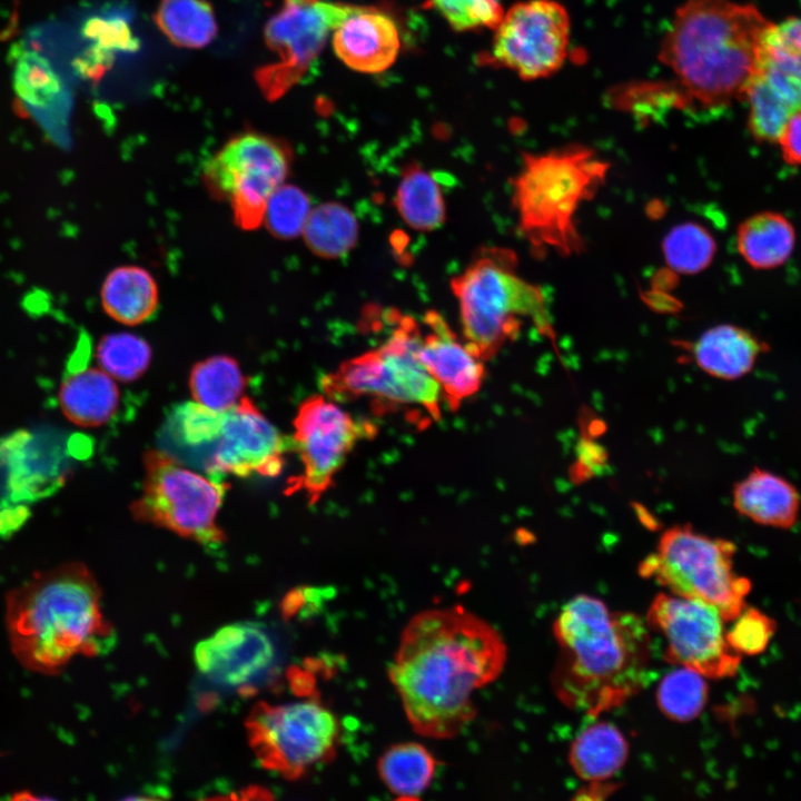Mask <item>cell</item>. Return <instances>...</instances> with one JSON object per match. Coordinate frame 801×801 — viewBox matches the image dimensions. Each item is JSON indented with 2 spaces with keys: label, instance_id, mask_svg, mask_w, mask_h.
<instances>
[{
  "label": "cell",
  "instance_id": "obj_32",
  "mask_svg": "<svg viewBox=\"0 0 801 801\" xmlns=\"http://www.w3.org/2000/svg\"><path fill=\"white\" fill-rule=\"evenodd\" d=\"M307 247L323 258L346 255L356 244L357 220L347 207L327 202L312 209L303 231Z\"/></svg>",
  "mask_w": 801,
  "mask_h": 801
},
{
  "label": "cell",
  "instance_id": "obj_21",
  "mask_svg": "<svg viewBox=\"0 0 801 801\" xmlns=\"http://www.w3.org/2000/svg\"><path fill=\"white\" fill-rule=\"evenodd\" d=\"M333 49L348 68L363 73H379L396 60L400 34L395 20L369 6L354 4L332 32Z\"/></svg>",
  "mask_w": 801,
  "mask_h": 801
},
{
  "label": "cell",
  "instance_id": "obj_1",
  "mask_svg": "<svg viewBox=\"0 0 801 801\" xmlns=\"http://www.w3.org/2000/svg\"><path fill=\"white\" fill-rule=\"evenodd\" d=\"M507 659L500 633L462 606L414 615L402 632L388 676L418 734L452 739L474 719L475 691L495 681Z\"/></svg>",
  "mask_w": 801,
  "mask_h": 801
},
{
  "label": "cell",
  "instance_id": "obj_23",
  "mask_svg": "<svg viewBox=\"0 0 801 801\" xmlns=\"http://www.w3.org/2000/svg\"><path fill=\"white\" fill-rule=\"evenodd\" d=\"M685 345L702 372L722 380H736L749 375L759 358L770 350L767 342L732 324L714 326Z\"/></svg>",
  "mask_w": 801,
  "mask_h": 801
},
{
  "label": "cell",
  "instance_id": "obj_36",
  "mask_svg": "<svg viewBox=\"0 0 801 801\" xmlns=\"http://www.w3.org/2000/svg\"><path fill=\"white\" fill-rule=\"evenodd\" d=\"M14 88L30 108L44 109L61 93L60 80L50 63L34 51L22 52L16 62Z\"/></svg>",
  "mask_w": 801,
  "mask_h": 801
},
{
  "label": "cell",
  "instance_id": "obj_18",
  "mask_svg": "<svg viewBox=\"0 0 801 801\" xmlns=\"http://www.w3.org/2000/svg\"><path fill=\"white\" fill-rule=\"evenodd\" d=\"M275 647L269 635L253 623L228 624L195 649L198 670L215 683L244 686L273 664Z\"/></svg>",
  "mask_w": 801,
  "mask_h": 801
},
{
  "label": "cell",
  "instance_id": "obj_3",
  "mask_svg": "<svg viewBox=\"0 0 801 801\" xmlns=\"http://www.w3.org/2000/svg\"><path fill=\"white\" fill-rule=\"evenodd\" d=\"M771 24L750 3L685 0L676 9L659 53L674 75L685 105L718 110L743 99Z\"/></svg>",
  "mask_w": 801,
  "mask_h": 801
},
{
  "label": "cell",
  "instance_id": "obj_7",
  "mask_svg": "<svg viewBox=\"0 0 801 801\" xmlns=\"http://www.w3.org/2000/svg\"><path fill=\"white\" fill-rule=\"evenodd\" d=\"M422 335L415 319L397 316L386 340L324 376L323 390L335 400L369 397L384 405L418 407L439 419L441 388L418 358Z\"/></svg>",
  "mask_w": 801,
  "mask_h": 801
},
{
  "label": "cell",
  "instance_id": "obj_40",
  "mask_svg": "<svg viewBox=\"0 0 801 801\" xmlns=\"http://www.w3.org/2000/svg\"><path fill=\"white\" fill-rule=\"evenodd\" d=\"M732 621L734 623L725 635L738 653H760L774 633L773 621L755 609H743Z\"/></svg>",
  "mask_w": 801,
  "mask_h": 801
},
{
  "label": "cell",
  "instance_id": "obj_8",
  "mask_svg": "<svg viewBox=\"0 0 801 801\" xmlns=\"http://www.w3.org/2000/svg\"><path fill=\"white\" fill-rule=\"evenodd\" d=\"M735 552L729 540L708 536L688 524L675 525L661 535L639 572L674 595L714 606L724 621H732L743 611L751 589L750 581L734 571Z\"/></svg>",
  "mask_w": 801,
  "mask_h": 801
},
{
  "label": "cell",
  "instance_id": "obj_34",
  "mask_svg": "<svg viewBox=\"0 0 801 801\" xmlns=\"http://www.w3.org/2000/svg\"><path fill=\"white\" fill-rule=\"evenodd\" d=\"M151 355L148 342L128 332L105 335L96 350L99 367L122 383L140 378L150 365Z\"/></svg>",
  "mask_w": 801,
  "mask_h": 801
},
{
  "label": "cell",
  "instance_id": "obj_16",
  "mask_svg": "<svg viewBox=\"0 0 801 801\" xmlns=\"http://www.w3.org/2000/svg\"><path fill=\"white\" fill-rule=\"evenodd\" d=\"M288 441L247 396L224 413L220 434L205 464L210 476H278Z\"/></svg>",
  "mask_w": 801,
  "mask_h": 801
},
{
  "label": "cell",
  "instance_id": "obj_42",
  "mask_svg": "<svg viewBox=\"0 0 801 801\" xmlns=\"http://www.w3.org/2000/svg\"><path fill=\"white\" fill-rule=\"evenodd\" d=\"M778 144L785 162L801 165V111L789 120Z\"/></svg>",
  "mask_w": 801,
  "mask_h": 801
},
{
  "label": "cell",
  "instance_id": "obj_30",
  "mask_svg": "<svg viewBox=\"0 0 801 801\" xmlns=\"http://www.w3.org/2000/svg\"><path fill=\"white\" fill-rule=\"evenodd\" d=\"M245 386L246 377L238 362L228 355H215L196 363L189 375L194 400L219 413L239 402Z\"/></svg>",
  "mask_w": 801,
  "mask_h": 801
},
{
  "label": "cell",
  "instance_id": "obj_4",
  "mask_svg": "<svg viewBox=\"0 0 801 801\" xmlns=\"http://www.w3.org/2000/svg\"><path fill=\"white\" fill-rule=\"evenodd\" d=\"M6 624L18 661L43 674L58 672L76 656L106 652L115 642L100 586L80 562L36 573L10 591Z\"/></svg>",
  "mask_w": 801,
  "mask_h": 801
},
{
  "label": "cell",
  "instance_id": "obj_9",
  "mask_svg": "<svg viewBox=\"0 0 801 801\" xmlns=\"http://www.w3.org/2000/svg\"><path fill=\"white\" fill-rule=\"evenodd\" d=\"M141 495L132 502V517L168 530L202 545L221 544L226 535L217 523L227 485L184 466L170 454H144Z\"/></svg>",
  "mask_w": 801,
  "mask_h": 801
},
{
  "label": "cell",
  "instance_id": "obj_5",
  "mask_svg": "<svg viewBox=\"0 0 801 801\" xmlns=\"http://www.w3.org/2000/svg\"><path fill=\"white\" fill-rule=\"evenodd\" d=\"M607 171L605 160L577 145L524 156L513 196L520 229L535 249L564 256L582 249L576 214Z\"/></svg>",
  "mask_w": 801,
  "mask_h": 801
},
{
  "label": "cell",
  "instance_id": "obj_29",
  "mask_svg": "<svg viewBox=\"0 0 801 801\" xmlns=\"http://www.w3.org/2000/svg\"><path fill=\"white\" fill-rule=\"evenodd\" d=\"M152 19L176 47L200 49L217 36L218 24L208 0H160Z\"/></svg>",
  "mask_w": 801,
  "mask_h": 801
},
{
  "label": "cell",
  "instance_id": "obj_37",
  "mask_svg": "<svg viewBox=\"0 0 801 801\" xmlns=\"http://www.w3.org/2000/svg\"><path fill=\"white\" fill-rule=\"evenodd\" d=\"M310 211L308 196L294 185L283 184L268 199L263 225L278 239H294L303 234Z\"/></svg>",
  "mask_w": 801,
  "mask_h": 801
},
{
  "label": "cell",
  "instance_id": "obj_28",
  "mask_svg": "<svg viewBox=\"0 0 801 801\" xmlns=\"http://www.w3.org/2000/svg\"><path fill=\"white\" fill-rule=\"evenodd\" d=\"M436 767L434 755L418 742L392 745L377 763L383 783L400 800H417L429 787Z\"/></svg>",
  "mask_w": 801,
  "mask_h": 801
},
{
  "label": "cell",
  "instance_id": "obj_27",
  "mask_svg": "<svg viewBox=\"0 0 801 801\" xmlns=\"http://www.w3.org/2000/svg\"><path fill=\"white\" fill-rule=\"evenodd\" d=\"M570 764L586 781H603L619 772L629 756L623 733L610 722H596L572 742Z\"/></svg>",
  "mask_w": 801,
  "mask_h": 801
},
{
  "label": "cell",
  "instance_id": "obj_20",
  "mask_svg": "<svg viewBox=\"0 0 801 801\" xmlns=\"http://www.w3.org/2000/svg\"><path fill=\"white\" fill-rule=\"evenodd\" d=\"M748 127L759 142H777L789 120L801 111V75L763 50L745 89Z\"/></svg>",
  "mask_w": 801,
  "mask_h": 801
},
{
  "label": "cell",
  "instance_id": "obj_31",
  "mask_svg": "<svg viewBox=\"0 0 801 801\" xmlns=\"http://www.w3.org/2000/svg\"><path fill=\"white\" fill-rule=\"evenodd\" d=\"M395 205L404 221L419 231L434 230L445 220L441 189L435 179L417 164L404 168Z\"/></svg>",
  "mask_w": 801,
  "mask_h": 801
},
{
  "label": "cell",
  "instance_id": "obj_12",
  "mask_svg": "<svg viewBox=\"0 0 801 801\" xmlns=\"http://www.w3.org/2000/svg\"><path fill=\"white\" fill-rule=\"evenodd\" d=\"M354 4L327 0H281L264 27V40L276 60L254 73L261 95L276 101L307 73L329 33Z\"/></svg>",
  "mask_w": 801,
  "mask_h": 801
},
{
  "label": "cell",
  "instance_id": "obj_17",
  "mask_svg": "<svg viewBox=\"0 0 801 801\" xmlns=\"http://www.w3.org/2000/svg\"><path fill=\"white\" fill-rule=\"evenodd\" d=\"M69 463L60 444L27 431L0 438V510L51 495L62 486Z\"/></svg>",
  "mask_w": 801,
  "mask_h": 801
},
{
  "label": "cell",
  "instance_id": "obj_33",
  "mask_svg": "<svg viewBox=\"0 0 801 801\" xmlns=\"http://www.w3.org/2000/svg\"><path fill=\"white\" fill-rule=\"evenodd\" d=\"M708 699V685L704 675L680 666L663 676L656 701L663 714L678 722L695 719L704 709Z\"/></svg>",
  "mask_w": 801,
  "mask_h": 801
},
{
  "label": "cell",
  "instance_id": "obj_13",
  "mask_svg": "<svg viewBox=\"0 0 801 801\" xmlns=\"http://www.w3.org/2000/svg\"><path fill=\"white\" fill-rule=\"evenodd\" d=\"M723 621L705 602L665 593L655 596L645 620L663 637L669 663L712 679L734 675L741 659L726 640Z\"/></svg>",
  "mask_w": 801,
  "mask_h": 801
},
{
  "label": "cell",
  "instance_id": "obj_41",
  "mask_svg": "<svg viewBox=\"0 0 801 801\" xmlns=\"http://www.w3.org/2000/svg\"><path fill=\"white\" fill-rule=\"evenodd\" d=\"M762 50L801 75V18L772 23L764 33Z\"/></svg>",
  "mask_w": 801,
  "mask_h": 801
},
{
  "label": "cell",
  "instance_id": "obj_15",
  "mask_svg": "<svg viewBox=\"0 0 801 801\" xmlns=\"http://www.w3.org/2000/svg\"><path fill=\"white\" fill-rule=\"evenodd\" d=\"M493 30L490 62L524 80L553 75L567 57L571 22L556 0L514 3Z\"/></svg>",
  "mask_w": 801,
  "mask_h": 801
},
{
  "label": "cell",
  "instance_id": "obj_6",
  "mask_svg": "<svg viewBox=\"0 0 801 801\" xmlns=\"http://www.w3.org/2000/svg\"><path fill=\"white\" fill-rule=\"evenodd\" d=\"M515 267L510 250L487 249L452 281L464 338L482 360L516 338L524 319L542 334L553 335L543 291L518 276Z\"/></svg>",
  "mask_w": 801,
  "mask_h": 801
},
{
  "label": "cell",
  "instance_id": "obj_39",
  "mask_svg": "<svg viewBox=\"0 0 801 801\" xmlns=\"http://www.w3.org/2000/svg\"><path fill=\"white\" fill-rule=\"evenodd\" d=\"M224 413L211 411L196 402L187 403L176 412L172 427H176L175 432L184 445L196 448L210 446L212 451L220 434Z\"/></svg>",
  "mask_w": 801,
  "mask_h": 801
},
{
  "label": "cell",
  "instance_id": "obj_26",
  "mask_svg": "<svg viewBox=\"0 0 801 801\" xmlns=\"http://www.w3.org/2000/svg\"><path fill=\"white\" fill-rule=\"evenodd\" d=\"M795 231L791 221L777 211H762L743 220L736 231L741 257L754 269H774L792 255Z\"/></svg>",
  "mask_w": 801,
  "mask_h": 801
},
{
  "label": "cell",
  "instance_id": "obj_25",
  "mask_svg": "<svg viewBox=\"0 0 801 801\" xmlns=\"http://www.w3.org/2000/svg\"><path fill=\"white\" fill-rule=\"evenodd\" d=\"M100 299L110 318L126 326H136L150 319L157 312L159 288L146 268L123 265L106 276Z\"/></svg>",
  "mask_w": 801,
  "mask_h": 801
},
{
  "label": "cell",
  "instance_id": "obj_38",
  "mask_svg": "<svg viewBox=\"0 0 801 801\" xmlns=\"http://www.w3.org/2000/svg\"><path fill=\"white\" fill-rule=\"evenodd\" d=\"M429 4L457 31L494 29L504 13L502 0H429Z\"/></svg>",
  "mask_w": 801,
  "mask_h": 801
},
{
  "label": "cell",
  "instance_id": "obj_2",
  "mask_svg": "<svg viewBox=\"0 0 801 801\" xmlns=\"http://www.w3.org/2000/svg\"><path fill=\"white\" fill-rule=\"evenodd\" d=\"M649 632L635 613L612 611L590 595L570 600L553 624L555 695L592 718L624 704L650 681Z\"/></svg>",
  "mask_w": 801,
  "mask_h": 801
},
{
  "label": "cell",
  "instance_id": "obj_11",
  "mask_svg": "<svg viewBox=\"0 0 801 801\" xmlns=\"http://www.w3.org/2000/svg\"><path fill=\"white\" fill-rule=\"evenodd\" d=\"M258 762L289 780L334 758L340 725L337 716L314 699L255 704L245 722Z\"/></svg>",
  "mask_w": 801,
  "mask_h": 801
},
{
  "label": "cell",
  "instance_id": "obj_14",
  "mask_svg": "<svg viewBox=\"0 0 801 801\" xmlns=\"http://www.w3.org/2000/svg\"><path fill=\"white\" fill-rule=\"evenodd\" d=\"M293 424V445L303 471L289 479L287 492L303 491L309 504H315L330 488L356 444L374 436V425L356 419L323 395L303 400Z\"/></svg>",
  "mask_w": 801,
  "mask_h": 801
},
{
  "label": "cell",
  "instance_id": "obj_10",
  "mask_svg": "<svg viewBox=\"0 0 801 801\" xmlns=\"http://www.w3.org/2000/svg\"><path fill=\"white\" fill-rule=\"evenodd\" d=\"M293 150L284 139L247 129L231 136L205 162L201 179L216 200L228 201L241 230L264 224L271 194L289 174Z\"/></svg>",
  "mask_w": 801,
  "mask_h": 801
},
{
  "label": "cell",
  "instance_id": "obj_35",
  "mask_svg": "<svg viewBox=\"0 0 801 801\" xmlns=\"http://www.w3.org/2000/svg\"><path fill=\"white\" fill-rule=\"evenodd\" d=\"M712 235L698 224H682L663 243L668 265L682 274H695L710 265L715 254Z\"/></svg>",
  "mask_w": 801,
  "mask_h": 801
},
{
  "label": "cell",
  "instance_id": "obj_24",
  "mask_svg": "<svg viewBox=\"0 0 801 801\" xmlns=\"http://www.w3.org/2000/svg\"><path fill=\"white\" fill-rule=\"evenodd\" d=\"M58 400L68 421L81 427H99L116 414L120 393L115 378L100 367L73 368L61 383Z\"/></svg>",
  "mask_w": 801,
  "mask_h": 801
},
{
  "label": "cell",
  "instance_id": "obj_19",
  "mask_svg": "<svg viewBox=\"0 0 801 801\" xmlns=\"http://www.w3.org/2000/svg\"><path fill=\"white\" fill-rule=\"evenodd\" d=\"M418 358L438 384L443 400L451 409L476 394L485 378V367L467 344H463L437 312H427Z\"/></svg>",
  "mask_w": 801,
  "mask_h": 801
},
{
  "label": "cell",
  "instance_id": "obj_22",
  "mask_svg": "<svg viewBox=\"0 0 801 801\" xmlns=\"http://www.w3.org/2000/svg\"><path fill=\"white\" fill-rule=\"evenodd\" d=\"M732 505L756 525L785 531L800 518L801 494L784 476L754 466L733 485Z\"/></svg>",
  "mask_w": 801,
  "mask_h": 801
}]
</instances>
